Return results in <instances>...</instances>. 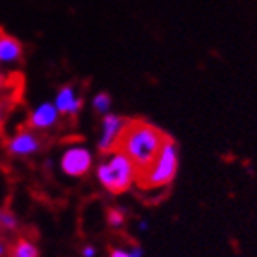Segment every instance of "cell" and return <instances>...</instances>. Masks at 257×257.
<instances>
[{
  "label": "cell",
  "mask_w": 257,
  "mask_h": 257,
  "mask_svg": "<svg viewBox=\"0 0 257 257\" xmlns=\"http://www.w3.org/2000/svg\"><path fill=\"white\" fill-rule=\"evenodd\" d=\"M166 136L167 134H164L155 125L134 119L128 121L118 149L127 155L128 160L136 166L138 173H142L153 164L156 155L160 153Z\"/></svg>",
  "instance_id": "1"
},
{
  "label": "cell",
  "mask_w": 257,
  "mask_h": 257,
  "mask_svg": "<svg viewBox=\"0 0 257 257\" xmlns=\"http://www.w3.org/2000/svg\"><path fill=\"white\" fill-rule=\"evenodd\" d=\"M138 169L128 156L119 149L108 153L107 158L96 166V178L101 184L103 189H107L112 195H119L133 188V184L138 180Z\"/></svg>",
  "instance_id": "2"
},
{
  "label": "cell",
  "mask_w": 257,
  "mask_h": 257,
  "mask_svg": "<svg viewBox=\"0 0 257 257\" xmlns=\"http://www.w3.org/2000/svg\"><path fill=\"white\" fill-rule=\"evenodd\" d=\"M178 164H180V156H178L177 142L166 136L160 153L156 155L153 164L138 175L140 186L144 189L166 188L177 178Z\"/></svg>",
  "instance_id": "3"
},
{
  "label": "cell",
  "mask_w": 257,
  "mask_h": 257,
  "mask_svg": "<svg viewBox=\"0 0 257 257\" xmlns=\"http://www.w3.org/2000/svg\"><path fill=\"white\" fill-rule=\"evenodd\" d=\"M94 167V153L81 144L68 145L59 156V169L64 177L81 178Z\"/></svg>",
  "instance_id": "4"
},
{
  "label": "cell",
  "mask_w": 257,
  "mask_h": 257,
  "mask_svg": "<svg viewBox=\"0 0 257 257\" xmlns=\"http://www.w3.org/2000/svg\"><path fill=\"white\" fill-rule=\"evenodd\" d=\"M128 121L131 119L114 112L101 116V133H99V138H97V149H99V153L108 155V153L118 149Z\"/></svg>",
  "instance_id": "5"
},
{
  "label": "cell",
  "mask_w": 257,
  "mask_h": 257,
  "mask_svg": "<svg viewBox=\"0 0 257 257\" xmlns=\"http://www.w3.org/2000/svg\"><path fill=\"white\" fill-rule=\"evenodd\" d=\"M41 149H43V140L39 133L32 128L19 131L6 142V151L13 158H30V156L41 153Z\"/></svg>",
  "instance_id": "6"
},
{
  "label": "cell",
  "mask_w": 257,
  "mask_h": 257,
  "mask_svg": "<svg viewBox=\"0 0 257 257\" xmlns=\"http://www.w3.org/2000/svg\"><path fill=\"white\" fill-rule=\"evenodd\" d=\"M61 119L59 110L55 108L54 101H41L28 114V128L35 133H48L57 127Z\"/></svg>",
  "instance_id": "7"
},
{
  "label": "cell",
  "mask_w": 257,
  "mask_h": 257,
  "mask_svg": "<svg viewBox=\"0 0 257 257\" xmlns=\"http://www.w3.org/2000/svg\"><path fill=\"white\" fill-rule=\"evenodd\" d=\"M61 116H77L83 108V97L74 85H63L52 99Z\"/></svg>",
  "instance_id": "8"
},
{
  "label": "cell",
  "mask_w": 257,
  "mask_h": 257,
  "mask_svg": "<svg viewBox=\"0 0 257 257\" xmlns=\"http://www.w3.org/2000/svg\"><path fill=\"white\" fill-rule=\"evenodd\" d=\"M24 57V46L17 37L0 32V66H17Z\"/></svg>",
  "instance_id": "9"
},
{
  "label": "cell",
  "mask_w": 257,
  "mask_h": 257,
  "mask_svg": "<svg viewBox=\"0 0 257 257\" xmlns=\"http://www.w3.org/2000/svg\"><path fill=\"white\" fill-rule=\"evenodd\" d=\"M10 257H41V252H39V246L32 239L21 237L10 248Z\"/></svg>",
  "instance_id": "10"
},
{
  "label": "cell",
  "mask_w": 257,
  "mask_h": 257,
  "mask_svg": "<svg viewBox=\"0 0 257 257\" xmlns=\"http://www.w3.org/2000/svg\"><path fill=\"white\" fill-rule=\"evenodd\" d=\"M92 110L97 114V116H107L112 110V96L108 92H97L92 97Z\"/></svg>",
  "instance_id": "11"
},
{
  "label": "cell",
  "mask_w": 257,
  "mask_h": 257,
  "mask_svg": "<svg viewBox=\"0 0 257 257\" xmlns=\"http://www.w3.org/2000/svg\"><path fill=\"white\" fill-rule=\"evenodd\" d=\"M19 230V219L17 215L10 209L0 208V231H6V233H13V231Z\"/></svg>",
  "instance_id": "12"
},
{
  "label": "cell",
  "mask_w": 257,
  "mask_h": 257,
  "mask_svg": "<svg viewBox=\"0 0 257 257\" xmlns=\"http://www.w3.org/2000/svg\"><path fill=\"white\" fill-rule=\"evenodd\" d=\"M107 222H108V226H110V228H114V230L123 228L125 222H127V213H125V209L110 208L107 211Z\"/></svg>",
  "instance_id": "13"
},
{
  "label": "cell",
  "mask_w": 257,
  "mask_h": 257,
  "mask_svg": "<svg viewBox=\"0 0 257 257\" xmlns=\"http://www.w3.org/2000/svg\"><path fill=\"white\" fill-rule=\"evenodd\" d=\"M108 257H144V248L140 244H133L128 248H112Z\"/></svg>",
  "instance_id": "14"
},
{
  "label": "cell",
  "mask_w": 257,
  "mask_h": 257,
  "mask_svg": "<svg viewBox=\"0 0 257 257\" xmlns=\"http://www.w3.org/2000/svg\"><path fill=\"white\" fill-rule=\"evenodd\" d=\"M97 255V250L94 244H85V246L81 248V257H96Z\"/></svg>",
  "instance_id": "15"
},
{
  "label": "cell",
  "mask_w": 257,
  "mask_h": 257,
  "mask_svg": "<svg viewBox=\"0 0 257 257\" xmlns=\"http://www.w3.org/2000/svg\"><path fill=\"white\" fill-rule=\"evenodd\" d=\"M10 253V248H8V242L4 241V237L0 235V257H6Z\"/></svg>",
  "instance_id": "16"
},
{
  "label": "cell",
  "mask_w": 257,
  "mask_h": 257,
  "mask_svg": "<svg viewBox=\"0 0 257 257\" xmlns=\"http://www.w3.org/2000/svg\"><path fill=\"white\" fill-rule=\"evenodd\" d=\"M6 83H8V77H6L4 70L0 68V92H2L6 88Z\"/></svg>",
  "instance_id": "17"
},
{
  "label": "cell",
  "mask_w": 257,
  "mask_h": 257,
  "mask_svg": "<svg viewBox=\"0 0 257 257\" xmlns=\"http://www.w3.org/2000/svg\"><path fill=\"white\" fill-rule=\"evenodd\" d=\"M4 114H6V110H4V105L0 103V131H2V127H4Z\"/></svg>",
  "instance_id": "18"
},
{
  "label": "cell",
  "mask_w": 257,
  "mask_h": 257,
  "mask_svg": "<svg viewBox=\"0 0 257 257\" xmlns=\"http://www.w3.org/2000/svg\"><path fill=\"white\" fill-rule=\"evenodd\" d=\"M138 228H140V231H147L149 230V222H147V220H140Z\"/></svg>",
  "instance_id": "19"
}]
</instances>
